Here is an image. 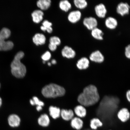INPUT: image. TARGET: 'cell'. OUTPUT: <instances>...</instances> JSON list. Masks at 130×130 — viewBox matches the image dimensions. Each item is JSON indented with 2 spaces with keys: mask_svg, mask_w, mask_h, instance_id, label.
Wrapping results in <instances>:
<instances>
[{
  "mask_svg": "<svg viewBox=\"0 0 130 130\" xmlns=\"http://www.w3.org/2000/svg\"><path fill=\"white\" fill-rule=\"evenodd\" d=\"M125 54L126 57L130 59V44L128 45L125 48Z\"/></svg>",
  "mask_w": 130,
  "mask_h": 130,
  "instance_id": "1f68e13d",
  "label": "cell"
},
{
  "mask_svg": "<svg viewBox=\"0 0 130 130\" xmlns=\"http://www.w3.org/2000/svg\"><path fill=\"white\" fill-rule=\"evenodd\" d=\"M70 124L73 129L76 130H80L83 127L84 123L82 119L75 116L70 121Z\"/></svg>",
  "mask_w": 130,
  "mask_h": 130,
  "instance_id": "30bf717a",
  "label": "cell"
},
{
  "mask_svg": "<svg viewBox=\"0 0 130 130\" xmlns=\"http://www.w3.org/2000/svg\"><path fill=\"white\" fill-rule=\"evenodd\" d=\"M90 61L96 64H100L105 60V57L99 50H97L91 53L89 56Z\"/></svg>",
  "mask_w": 130,
  "mask_h": 130,
  "instance_id": "277c9868",
  "label": "cell"
},
{
  "mask_svg": "<svg viewBox=\"0 0 130 130\" xmlns=\"http://www.w3.org/2000/svg\"><path fill=\"white\" fill-rule=\"evenodd\" d=\"M61 53L63 57L69 59L74 58L76 55L75 51L72 48L68 46H65L63 48Z\"/></svg>",
  "mask_w": 130,
  "mask_h": 130,
  "instance_id": "5bb4252c",
  "label": "cell"
},
{
  "mask_svg": "<svg viewBox=\"0 0 130 130\" xmlns=\"http://www.w3.org/2000/svg\"><path fill=\"white\" fill-rule=\"evenodd\" d=\"M74 111L76 116L81 119L85 118L87 116V111L85 107L82 105H78L74 107Z\"/></svg>",
  "mask_w": 130,
  "mask_h": 130,
  "instance_id": "8fae6325",
  "label": "cell"
},
{
  "mask_svg": "<svg viewBox=\"0 0 130 130\" xmlns=\"http://www.w3.org/2000/svg\"><path fill=\"white\" fill-rule=\"evenodd\" d=\"M1 83H0V89H1Z\"/></svg>",
  "mask_w": 130,
  "mask_h": 130,
  "instance_id": "f35d334b",
  "label": "cell"
},
{
  "mask_svg": "<svg viewBox=\"0 0 130 130\" xmlns=\"http://www.w3.org/2000/svg\"><path fill=\"white\" fill-rule=\"evenodd\" d=\"M129 120H130V118Z\"/></svg>",
  "mask_w": 130,
  "mask_h": 130,
  "instance_id": "ab89813d",
  "label": "cell"
},
{
  "mask_svg": "<svg viewBox=\"0 0 130 130\" xmlns=\"http://www.w3.org/2000/svg\"><path fill=\"white\" fill-rule=\"evenodd\" d=\"M36 109L37 110V111H39L42 109V107L41 106H37L36 107Z\"/></svg>",
  "mask_w": 130,
  "mask_h": 130,
  "instance_id": "e575fe53",
  "label": "cell"
},
{
  "mask_svg": "<svg viewBox=\"0 0 130 130\" xmlns=\"http://www.w3.org/2000/svg\"><path fill=\"white\" fill-rule=\"evenodd\" d=\"M37 121L39 125L43 127H47L50 123L49 117L45 113L41 115L37 119Z\"/></svg>",
  "mask_w": 130,
  "mask_h": 130,
  "instance_id": "4fadbf2b",
  "label": "cell"
},
{
  "mask_svg": "<svg viewBox=\"0 0 130 130\" xmlns=\"http://www.w3.org/2000/svg\"><path fill=\"white\" fill-rule=\"evenodd\" d=\"M8 123L9 125L12 127H18L20 126L21 119L18 115L13 114L8 117Z\"/></svg>",
  "mask_w": 130,
  "mask_h": 130,
  "instance_id": "9c48e42d",
  "label": "cell"
},
{
  "mask_svg": "<svg viewBox=\"0 0 130 130\" xmlns=\"http://www.w3.org/2000/svg\"><path fill=\"white\" fill-rule=\"evenodd\" d=\"M49 49L52 51H54L56 50L57 46L56 45L53 44L49 43L48 46Z\"/></svg>",
  "mask_w": 130,
  "mask_h": 130,
  "instance_id": "d6a6232c",
  "label": "cell"
},
{
  "mask_svg": "<svg viewBox=\"0 0 130 130\" xmlns=\"http://www.w3.org/2000/svg\"><path fill=\"white\" fill-rule=\"evenodd\" d=\"M90 62L88 58L86 57H83L78 60L76 66L79 70H85L89 67Z\"/></svg>",
  "mask_w": 130,
  "mask_h": 130,
  "instance_id": "52a82bcc",
  "label": "cell"
},
{
  "mask_svg": "<svg viewBox=\"0 0 130 130\" xmlns=\"http://www.w3.org/2000/svg\"><path fill=\"white\" fill-rule=\"evenodd\" d=\"M100 97L96 87L93 85L87 86L78 96L77 100L79 104L87 108L96 104Z\"/></svg>",
  "mask_w": 130,
  "mask_h": 130,
  "instance_id": "6da1fadb",
  "label": "cell"
},
{
  "mask_svg": "<svg viewBox=\"0 0 130 130\" xmlns=\"http://www.w3.org/2000/svg\"><path fill=\"white\" fill-rule=\"evenodd\" d=\"M82 14L80 11L75 10L70 12L68 16V19L71 23H76L80 20Z\"/></svg>",
  "mask_w": 130,
  "mask_h": 130,
  "instance_id": "7c38bea8",
  "label": "cell"
},
{
  "mask_svg": "<svg viewBox=\"0 0 130 130\" xmlns=\"http://www.w3.org/2000/svg\"><path fill=\"white\" fill-rule=\"evenodd\" d=\"M126 98L128 102L130 103V90H128L126 93Z\"/></svg>",
  "mask_w": 130,
  "mask_h": 130,
  "instance_id": "836d02e7",
  "label": "cell"
},
{
  "mask_svg": "<svg viewBox=\"0 0 130 130\" xmlns=\"http://www.w3.org/2000/svg\"><path fill=\"white\" fill-rule=\"evenodd\" d=\"M95 11L96 14L99 18H103L105 17L107 13V10L104 5L100 4L97 5L95 7Z\"/></svg>",
  "mask_w": 130,
  "mask_h": 130,
  "instance_id": "9a60e30c",
  "label": "cell"
},
{
  "mask_svg": "<svg viewBox=\"0 0 130 130\" xmlns=\"http://www.w3.org/2000/svg\"><path fill=\"white\" fill-rule=\"evenodd\" d=\"M91 34L92 36L95 39L100 40H103V32L101 30L97 27L91 30Z\"/></svg>",
  "mask_w": 130,
  "mask_h": 130,
  "instance_id": "cb8c5ba5",
  "label": "cell"
},
{
  "mask_svg": "<svg viewBox=\"0 0 130 130\" xmlns=\"http://www.w3.org/2000/svg\"><path fill=\"white\" fill-rule=\"evenodd\" d=\"M51 62H48V66H51Z\"/></svg>",
  "mask_w": 130,
  "mask_h": 130,
  "instance_id": "74e56055",
  "label": "cell"
},
{
  "mask_svg": "<svg viewBox=\"0 0 130 130\" xmlns=\"http://www.w3.org/2000/svg\"><path fill=\"white\" fill-rule=\"evenodd\" d=\"M105 24L107 28L113 30L116 28L118 25V22L116 19L113 17L107 18L105 21Z\"/></svg>",
  "mask_w": 130,
  "mask_h": 130,
  "instance_id": "7402d4cb",
  "label": "cell"
},
{
  "mask_svg": "<svg viewBox=\"0 0 130 130\" xmlns=\"http://www.w3.org/2000/svg\"><path fill=\"white\" fill-rule=\"evenodd\" d=\"M103 123L100 119L94 118L90 120L89 126L90 129L92 130H97L99 128L102 127Z\"/></svg>",
  "mask_w": 130,
  "mask_h": 130,
  "instance_id": "ffe728a7",
  "label": "cell"
},
{
  "mask_svg": "<svg viewBox=\"0 0 130 130\" xmlns=\"http://www.w3.org/2000/svg\"><path fill=\"white\" fill-rule=\"evenodd\" d=\"M52 64H56L57 61L56 60L53 59L52 60L51 62Z\"/></svg>",
  "mask_w": 130,
  "mask_h": 130,
  "instance_id": "d590c367",
  "label": "cell"
},
{
  "mask_svg": "<svg viewBox=\"0 0 130 130\" xmlns=\"http://www.w3.org/2000/svg\"><path fill=\"white\" fill-rule=\"evenodd\" d=\"M117 116L122 122L124 123L129 121L130 118V113L126 108H123L119 110Z\"/></svg>",
  "mask_w": 130,
  "mask_h": 130,
  "instance_id": "5b68a950",
  "label": "cell"
},
{
  "mask_svg": "<svg viewBox=\"0 0 130 130\" xmlns=\"http://www.w3.org/2000/svg\"><path fill=\"white\" fill-rule=\"evenodd\" d=\"M130 7L127 3L121 2L118 5L116 8L117 12L122 16L129 13Z\"/></svg>",
  "mask_w": 130,
  "mask_h": 130,
  "instance_id": "ba28073f",
  "label": "cell"
},
{
  "mask_svg": "<svg viewBox=\"0 0 130 130\" xmlns=\"http://www.w3.org/2000/svg\"><path fill=\"white\" fill-rule=\"evenodd\" d=\"M51 4L50 0H39L37 3V7L42 11L47 10L51 6Z\"/></svg>",
  "mask_w": 130,
  "mask_h": 130,
  "instance_id": "603a6c76",
  "label": "cell"
},
{
  "mask_svg": "<svg viewBox=\"0 0 130 130\" xmlns=\"http://www.w3.org/2000/svg\"><path fill=\"white\" fill-rule=\"evenodd\" d=\"M50 116L53 120H56L60 117L61 110L56 107L50 106L49 108Z\"/></svg>",
  "mask_w": 130,
  "mask_h": 130,
  "instance_id": "44dd1931",
  "label": "cell"
},
{
  "mask_svg": "<svg viewBox=\"0 0 130 130\" xmlns=\"http://www.w3.org/2000/svg\"></svg>",
  "mask_w": 130,
  "mask_h": 130,
  "instance_id": "60d3db41",
  "label": "cell"
},
{
  "mask_svg": "<svg viewBox=\"0 0 130 130\" xmlns=\"http://www.w3.org/2000/svg\"><path fill=\"white\" fill-rule=\"evenodd\" d=\"M42 25L40 27V29L44 32L46 31L48 33H51L53 31L52 26V24L48 20H45L42 23Z\"/></svg>",
  "mask_w": 130,
  "mask_h": 130,
  "instance_id": "d4e9b609",
  "label": "cell"
},
{
  "mask_svg": "<svg viewBox=\"0 0 130 130\" xmlns=\"http://www.w3.org/2000/svg\"><path fill=\"white\" fill-rule=\"evenodd\" d=\"M14 45L13 43L11 41H6L0 37V51H9L12 49Z\"/></svg>",
  "mask_w": 130,
  "mask_h": 130,
  "instance_id": "e0dca14e",
  "label": "cell"
},
{
  "mask_svg": "<svg viewBox=\"0 0 130 130\" xmlns=\"http://www.w3.org/2000/svg\"><path fill=\"white\" fill-rule=\"evenodd\" d=\"M32 40L35 44L38 46L44 44L46 41V38L43 34L37 33L32 37Z\"/></svg>",
  "mask_w": 130,
  "mask_h": 130,
  "instance_id": "ac0fdd59",
  "label": "cell"
},
{
  "mask_svg": "<svg viewBox=\"0 0 130 130\" xmlns=\"http://www.w3.org/2000/svg\"><path fill=\"white\" fill-rule=\"evenodd\" d=\"M83 23L86 28L91 30L97 27L98 24L97 19L92 17L85 18L83 21Z\"/></svg>",
  "mask_w": 130,
  "mask_h": 130,
  "instance_id": "8992f818",
  "label": "cell"
},
{
  "mask_svg": "<svg viewBox=\"0 0 130 130\" xmlns=\"http://www.w3.org/2000/svg\"><path fill=\"white\" fill-rule=\"evenodd\" d=\"M74 3L76 7L80 9H85L88 5L87 2L86 0H74Z\"/></svg>",
  "mask_w": 130,
  "mask_h": 130,
  "instance_id": "4316f807",
  "label": "cell"
},
{
  "mask_svg": "<svg viewBox=\"0 0 130 130\" xmlns=\"http://www.w3.org/2000/svg\"><path fill=\"white\" fill-rule=\"evenodd\" d=\"M74 111L71 109H63L61 110L60 116L62 119L66 121H70L74 117Z\"/></svg>",
  "mask_w": 130,
  "mask_h": 130,
  "instance_id": "2e32d148",
  "label": "cell"
},
{
  "mask_svg": "<svg viewBox=\"0 0 130 130\" xmlns=\"http://www.w3.org/2000/svg\"><path fill=\"white\" fill-rule=\"evenodd\" d=\"M59 7L61 10L67 12L71 8V5L67 0H63L60 2Z\"/></svg>",
  "mask_w": 130,
  "mask_h": 130,
  "instance_id": "484cf974",
  "label": "cell"
},
{
  "mask_svg": "<svg viewBox=\"0 0 130 130\" xmlns=\"http://www.w3.org/2000/svg\"><path fill=\"white\" fill-rule=\"evenodd\" d=\"M24 56V53L23 52H19L14 56L11 63V73L13 76L18 78H22L25 77L26 74V68L21 62V60Z\"/></svg>",
  "mask_w": 130,
  "mask_h": 130,
  "instance_id": "7a4b0ae2",
  "label": "cell"
},
{
  "mask_svg": "<svg viewBox=\"0 0 130 130\" xmlns=\"http://www.w3.org/2000/svg\"><path fill=\"white\" fill-rule=\"evenodd\" d=\"M44 15L43 11L41 10H36L31 14L32 21L35 23H40L43 20Z\"/></svg>",
  "mask_w": 130,
  "mask_h": 130,
  "instance_id": "d6986e66",
  "label": "cell"
},
{
  "mask_svg": "<svg viewBox=\"0 0 130 130\" xmlns=\"http://www.w3.org/2000/svg\"><path fill=\"white\" fill-rule=\"evenodd\" d=\"M41 92L43 96L46 98H54L63 96L66 93V90L60 86L52 83L44 87Z\"/></svg>",
  "mask_w": 130,
  "mask_h": 130,
  "instance_id": "3957f363",
  "label": "cell"
},
{
  "mask_svg": "<svg viewBox=\"0 0 130 130\" xmlns=\"http://www.w3.org/2000/svg\"><path fill=\"white\" fill-rule=\"evenodd\" d=\"M49 42L50 43L53 44L57 46L60 45L61 42L60 39L57 36H53L50 37Z\"/></svg>",
  "mask_w": 130,
  "mask_h": 130,
  "instance_id": "f546056e",
  "label": "cell"
},
{
  "mask_svg": "<svg viewBox=\"0 0 130 130\" xmlns=\"http://www.w3.org/2000/svg\"><path fill=\"white\" fill-rule=\"evenodd\" d=\"M51 54L49 51H47L42 55L41 58L43 61H48L51 58Z\"/></svg>",
  "mask_w": 130,
  "mask_h": 130,
  "instance_id": "4dcf8cb0",
  "label": "cell"
},
{
  "mask_svg": "<svg viewBox=\"0 0 130 130\" xmlns=\"http://www.w3.org/2000/svg\"><path fill=\"white\" fill-rule=\"evenodd\" d=\"M2 100L1 98L0 97V107L2 105Z\"/></svg>",
  "mask_w": 130,
  "mask_h": 130,
  "instance_id": "8d00e7d4",
  "label": "cell"
},
{
  "mask_svg": "<svg viewBox=\"0 0 130 130\" xmlns=\"http://www.w3.org/2000/svg\"><path fill=\"white\" fill-rule=\"evenodd\" d=\"M11 31L9 29L4 27L0 31V37L6 40L10 37Z\"/></svg>",
  "mask_w": 130,
  "mask_h": 130,
  "instance_id": "83f0119b",
  "label": "cell"
},
{
  "mask_svg": "<svg viewBox=\"0 0 130 130\" xmlns=\"http://www.w3.org/2000/svg\"><path fill=\"white\" fill-rule=\"evenodd\" d=\"M30 104L32 106L37 105V106H39L43 107L44 105V103L36 96L32 97V99L30 100Z\"/></svg>",
  "mask_w": 130,
  "mask_h": 130,
  "instance_id": "f1b7e54d",
  "label": "cell"
}]
</instances>
